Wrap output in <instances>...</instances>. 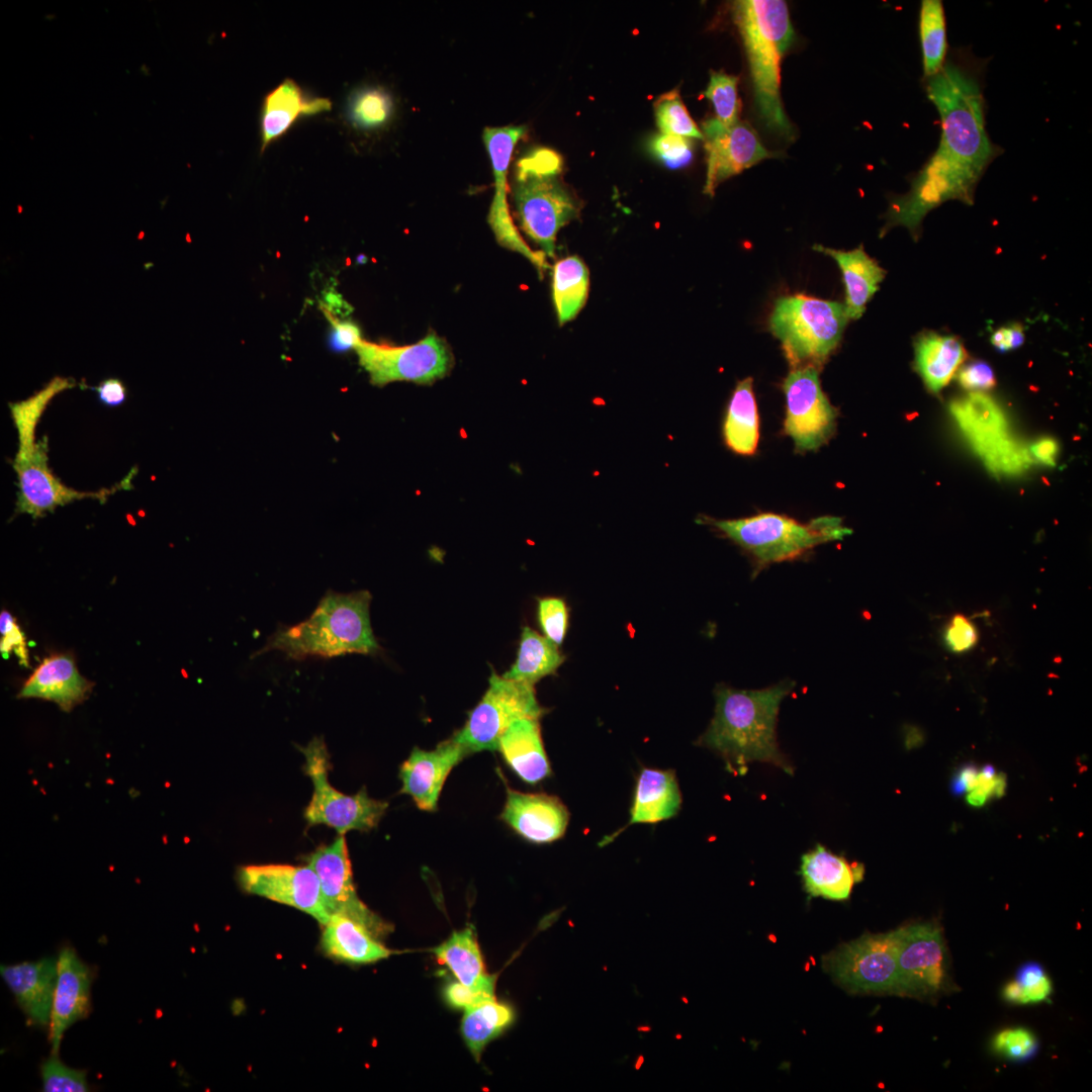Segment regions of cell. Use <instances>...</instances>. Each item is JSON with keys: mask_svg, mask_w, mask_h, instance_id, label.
<instances>
[{"mask_svg": "<svg viewBox=\"0 0 1092 1092\" xmlns=\"http://www.w3.org/2000/svg\"><path fill=\"white\" fill-rule=\"evenodd\" d=\"M896 946L900 994L928 995L942 989L945 945L934 922L915 923L892 931Z\"/></svg>", "mask_w": 1092, "mask_h": 1092, "instance_id": "16", "label": "cell"}, {"mask_svg": "<svg viewBox=\"0 0 1092 1092\" xmlns=\"http://www.w3.org/2000/svg\"><path fill=\"white\" fill-rule=\"evenodd\" d=\"M734 20L742 36L760 122L770 133L795 136L781 98V62L794 40L788 6L781 0H741Z\"/></svg>", "mask_w": 1092, "mask_h": 1092, "instance_id": "4", "label": "cell"}, {"mask_svg": "<svg viewBox=\"0 0 1092 1092\" xmlns=\"http://www.w3.org/2000/svg\"><path fill=\"white\" fill-rule=\"evenodd\" d=\"M561 156L537 148L516 164L513 194L520 225L543 253L555 256L559 231L579 215L580 205L563 182Z\"/></svg>", "mask_w": 1092, "mask_h": 1092, "instance_id": "5", "label": "cell"}, {"mask_svg": "<svg viewBox=\"0 0 1092 1092\" xmlns=\"http://www.w3.org/2000/svg\"><path fill=\"white\" fill-rule=\"evenodd\" d=\"M960 385L972 392H982L995 386L996 378L991 366L984 361L965 365L958 373Z\"/></svg>", "mask_w": 1092, "mask_h": 1092, "instance_id": "50", "label": "cell"}, {"mask_svg": "<svg viewBox=\"0 0 1092 1092\" xmlns=\"http://www.w3.org/2000/svg\"><path fill=\"white\" fill-rule=\"evenodd\" d=\"M359 364L375 386L394 381L431 385L454 366L450 346L434 332L411 345L392 346L361 340L355 348Z\"/></svg>", "mask_w": 1092, "mask_h": 1092, "instance_id": "10", "label": "cell"}, {"mask_svg": "<svg viewBox=\"0 0 1092 1092\" xmlns=\"http://www.w3.org/2000/svg\"><path fill=\"white\" fill-rule=\"evenodd\" d=\"M305 860L315 872L328 912L344 914L366 925L376 936L390 926L373 913L358 897L353 882L346 838L339 835L331 843L318 846Z\"/></svg>", "mask_w": 1092, "mask_h": 1092, "instance_id": "18", "label": "cell"}, {"mask_svg": "<svg viewBox=\"0 0 1092 1092\" xmlns=\"http://www.w3.org/2000/svg\"><path fill=\"white\" fill-rule=\"evenodd\" d=\"M331 107L330 99L309 97L293 79H284L263 100L261 151L284 134L299 116L328 111Z\"/></svg>", "mask_w": 1092, "mask_h": 1092, "instance_id": "25", "label": "cell"}, {"mask_svg": "<svg viewBox=\"0 0 1092 1092\" xmlns=\"http://www.w3.org/2000/svg\"><path fill=\"white\" fill-rule=\"evenodd\" d=\"M681 806V794L675 772L671 769L644 767L634 789L630 817L625 828L633 824H653L674 817Z\"/></svg>", "mask_w": 1092, "mask_h": 1092, "instance_id": "28", "label": "cell"}, {"mask_svg": "<svg viewBox=\"0 0 1092 1092\" xmlns=\"http://www.w3.org/2000/svg\"><path fill=\"white\" fill-rule=\"evenodd\" d=\"M656 124L663 134L703 139L677 89L660 95L654 102Z\"/></svg>", "mask_w": 1092, "mask_h": 1092, "instance_id": "40", "label": "cell"}, {"mask_svg": "<svg viewBox=\"0 0 1092 1092\" xmlns=\"http://www.w3.org/2000/svg\"><path fill=\"white\" fill-rule=\"evenodd\" d=\"M433 952L463 985L478 986L489 976L485 973L476 936L470 927L455 931L446 941L435 947Z\"/></svg>", "mask_w": 1092, "mask_h": 1092, "instance_id": "36", "label": "cell"}, {"mask_svg": "<svg viewBox=\"0 0 1092 1092\" xmlns=\"http://www.w3.org/2000/svg\"><path fill=\"white\" fill-rule=\"evenodd\" d=\"M979 768L974 763H966L959 767L950 782L952 795H963L976 788Z\"/></svg>", "mask_w": 1092, "mask_h": 1092, "instance_id": "53", "label": "cell"}, {"mask_svg": "<svg viewBox=\"0 0 1092 1092\" xmlns=\"http://www.w3.org/2000/svg\"><path fill=\"white\" fill-rule=\"evenodd\" d=\"M563 660L564 656L556 644L535 630L524 627L517 659L503 676L534 686L539 679L554 673Z\"/></svg>", "mask_w": 1092, "mask_h": 1092, "instance_id": "34", "label": "cell"}, {"mask_svg": "<svg viewBox=\"0 0 1092 1092\" xmlns=\"http://www.w3.org/2000/svg\"><path fill=\"white\" fill-rule=\"evenodd\" d=\"M723 440L732 452L750 456L759 439V419L750 377L740 380L731 395L722 424Z\"/></svg>", "mask_w": 1092, "mask_h": 1092, "instance_id": "32", "label": "cell"}, {"mask_svg": "<svg viewBox=\"0 0 1092 1092\" xmlns=\"http://www.w3.org/2000/svg\"><path fill=\"white\" fill-rule=\"evenodd\" d=\"M543 714L533 685L509 679L492 671L482 699L453 736L468 754L497 750L500 736L512 723L522 718L540 719Z\"/></svg>", "mask_w": 1092, "mask_h": 1092, "instance_id": "11", "label": "cell"}, {"mask_svg": "<svg viewBox=\"0 0 1092 1092\" xmlns=\"http://www.w3.org/2000/svg\"><path fill=\"white\" fill-rule=\"evenodd\" d=\"M946 647L953 653H963L973 648L978 641L977 628L962 614H956L943 632Z\"/></svg>", "mask_w": 1092, "mask_h": 1092, "instance_id": "47", "label": "cell"}, {"mask_svg": "<svg viewBox=\"0 0 1092 1092\" xmlns=\"http://www.w3.org/2000/svg\"><path fill=\"white\" fill-rule=\"evenodd\" d=\"M814 250L833 258L842 273L845 285V312L848 320L859 318L868 302L878 291L886 271L862 249L834 250L815 245Z\"/></svg>", "mask_w": 1092, "mask_h": 1092, "instance_id": "29", "label": "cell"}, {"mask_svg": "<svg viewBox=\"0 0 1092 1092\" xmlns=\"http://www.w3.org/2000/svg\"><path fill=\"white\" fill-rule=\"evenodd\" d=\"M299 750L304 756L303 770L313 787L304 809L309 826L326 825L345 835L351 830L369 831L378 825L388 802L371 798L364 787L353 795L335 789L329 781L330 754L323 737H313Z\"/></svg>", "mask_w": 1092, "mask_h": 1092, "instance_id": "8", "label": "cell"}, {"mask_svg": "<svg viewBox=\"0 0 1092 1092\" xmlns=\"http://www.w3.org/2000/svg\"><path fill=\"white\" fill-rule=\"evenodd\" d=\"M1045 976L1043 968L1034 962L1022 965L1016 973L1015 982L1022 988H1029Z\"/></svg>", "mask_w": 1092, "mask_h": 1092, "instance_id": "55", "label": "cell"}, {"mask_svg": "<svg viewBox=\"0 0 1092 1092\" xmlns=\"http://www.w3.org/2000/svg\"><path fill=\"white\" fill-rule=\"evenodd\" d=\"M538 621L544 636L559 646L566 635L568 612L560 598H543L538 601Z\"/></svg>", "mask_w": 1092, "mask_h": 1092, "instance_id": "43", "label": "cell"}, {"mask_svg": "<svg viewBox=\"0 0 1092 1092\" xmlns=\"http://www.w3.org/2000/svg\"><path fill=\"white\" fill-rule=\"evenodd\" d=\"M74 378L55 376L46 386L28 398L9 402V411L17 431L18 449L16 457L28 454L36 444L35 430L37 423L49 402L60 392L77 386Z\"/></svg>", "mask_w": 1092, "mask_h": 1092, "instance_id": "35", "label": "cell"}, {"mask_svg": "<svg viewBox=\"0 0 1092 1092\" xmlns=\"http://www.w3.org/2000/svg\"><path fill=\"white\" fill-rule=\"evenodd\" d=\"M738 78L723 72H712L705 96L713 104L721 124L730 126L739 121Z\"/></svg>", "mask_w": 1092, "mask_h": 1092, "instance_id": "41", "label": "cell"}, {"mask_svg": "<svg viewBox=\"0 0 1092 1092\" xmlns=\"http://www.w3.org/2000/svg\"><path fill=\"white\" fill-rule=\"evenodd\" d=\"M91 981L89 968L73 948L64 947L58 957V981L50 1022L53 1054H58L66 1029L87 1015Z\"/></svg>", "mask_w": 1092, "mask_h": 1092, "instance_id": "22", "label": "cell"}, {"mask_svg": "<svg viewBox=\"0 0 1092 1092\" xmlns=\"http://www.w3.org/2000/svg\"><path fill=\"white\" fill-rule=\"evenodd\" d=\"M984 69L983 60L960 49L938 73L924 78L926 96L941 121L939 144L910 190L891 199L882 234L903 226L918 239L924 217L934 208L950 200L974 203L979 181L1003 152L986 129Z\"/></svg>", "mask_w": 1092, "mask_h": 1092, "instance_id": "1", "label": "cell"}, {"mask_svg": "<svg viewBox=\"0 0 1092 1092\" xmlns=\"http://www.w3.org/2000/svg\"><path fill=\"white\" fill-rule=\"evenodd\" d=\"M93 684L83 677L72 656L57 654L46 658L23 685L19 698L53 701L70 711L90 694Z\"/></svg>", "mask_w": 1092, "mask_h": 1092, "instance_id": "24", "label": "cell"}, {"mask_svg": "<svg viewBox=\"0 0 1092 1092\" xmlns=\"http://www.w3.org/2000/svg\"><path fill=\"white\" fill-rule=\"evenodd\" d=\"M914 349L915 368L933 393L948 384L967 358V351L958 337L936 332L919 335Z\"/></svg>", "mask_w": 1092, "mask_h": 1092, "instance_id": "31", "label": "cell"}, {"mask_svg": "<svg viewBox=\"0 0 1092 1092\" xmlns=\"http://www.w3.org/2000/svg\"><path fill=\"white\" fill-rule=\"evenodd\" d=\"M43 1090L47 1092H83L88 1091L84 1071L70 1068L53 1054L41 1065Z\"/></svg>", "mask_w": 1092, "mask_h": 1092, "instance_id": "42", "label": "cell"}, {"mask_svg": "<svg viewBox=\"0 0 1092 1092\" xmlns=\"http://www.w3.org/2000/svg\"><path fill=\"white\" fill-rule=\"evenodd\" d=\"M786 396L785 433L798 451H815L832 437L837 412L822 390L818 369H793L783 384Z\"/></svg>", "mask_w": 1092, "mask_h": 1092, "instance_id": "13", "label": "cell"}, {"mask_svg": "<svg viewBox=\"0 0 1092 1092\" xmlns=\"http://www.w3.org/2000/svg\"><path fill=\"white\" fill-rule=\"evenodd\" d=\"M919 34L924 78H928L940 71L946 59L945 18L940 0L921 2Z\"/></svg>", "mask_w": 1092, "mask_h": 1092, "instance_id": "38", "label": "cell"}, {"mask_svg": "<svg viewBox=\"0 0 1092 1092\" xmlns=\"http://www.w3.org/2000/svg\"><path fill=\"white\" fill-rule=\"evenodd\" d=\"M1037 1046L1033 1033L1022 1027L1004 1029L993 1039V1048L999 1054L1019 1062L1030 1059Z\"/></svg>", "mask_w": 1092, "mask_h": 1092, "instance_id": "44", "label": "cell"}, {"mask_svg": "<svg viewBox=\"0 0 1092 1092\" xmlns=\"http://www.w3.org/2000/svg\"><path fill=\"white\" fill-rule=\"evenodd\" d=\"M82 388L89 387L80 383ZM95 390L98 400L107 406H118L126 400L127 389L124 383L116 377L103 379L97 386L89 387Z\"/></svg>", "mask_w": 1092, "mask_h": 1092, "instance_id": "51", "label": "cell"}, {"mask_svg": "<svg viewBox=\"0 0 1092 1092\" xmlns=\"http://www.w3.org/2000/svg\"><path fill=\"white\" fill-rule=\"evenodd\" d=\"M709 524L763 565L795 559L820 544L841 540L851 533L837 517H820L801 524L768 513L734 520L709 519Z\"/></svg>", "mask_w": 1092, "mask_h": 1092, "instance_id": "7", "label": "cell"}, {"mask_svg": "<svg viewBox=\"0 0 1092 1092\" xmlns=\"http://www.w3.org/2000/svg\"><path fill=\"white\" fill-rule=\"evenodd\" d=\"M322 935V947L338 960L366 964L388 958L391 950L363 923L344 914H333Z\"/></svg>", "mask_w": 1092, "mask_h": 1092, "instance_id": "30", "label": "cell"}, {"mask_svg": "<svg viewBox=\"0 0 1092 1092\" xmlns=\"http://www.w3.org/2000/svg\"><path fill=\"white\" fill-rule=\"evenodd\" d=\"M823 967L837 984L851 992H900L892 931L864 934L841 944L823 958Z\"/></svg>", "mask_w": 1092, "mask_h": 1092, "instance_id": "12", "label": "cell"}, {"mask_svg": "<svg viewBox=\"0 0 1092 1092\" xmlns=\"http://www.w3.org/2000/svg\"><path fill=\"white\" fill-rule=\"evenodd\" d=\"M0 631V649L2 656L7 658L9 653L13 651L19 658L20 663L27 665L28 659L24 635L15 619L7 611L1 612Z\"/></svg>", "mask_w": 1092, "mask_h": 1092, "instance_id": "48", "label": "cell"}, {"mask_svg": "<svg viewBox=\"0 0 1092 1092\" xmlns=\"http://www.w3.org/2000/svg\"><path fill=\"white\" fill-rule=\"evenodd\" d=\"M499 817L518 835L536 844L560 839L569 822L568 809L558 797L509 787Z\"/></svg>", "mask_w": 1092, "mask_h": 1092, "instance_id": "21", "label": "cell"}, {"mask_svg": "<svg viewBox=\"0 0 1092 1092\" xmlns=\"http://www.w3.org/2000/svg\"><path fill=\"white\" fill-rule=\"evenodd\" d=\"M848 321L844 304L790 295L776 301L769 329L794 369H818L839 344Z\"/></svg>", "mask_w": 1092, "mask_h": 1092, "instance_id": "6", "label": "cell"}, {"mask_svg": "<svg viewBox=\"0 0 1092 1092\" xmlns=\"http://www.w3.org/2000/svg\"><path fill=\"white\" fill-rule=\"evenodd\" d=\"M497 750L508 766L527 784H538L551 775L537 718H522L512 723L500 736Z\"/></svg>", "mask_w": 1092, "mask_h": 1092, "instance_id": "26", "label": "cell"}, {"mask_svg": "<svg viewBox=\"0 0 1092 1092\" xmlns=\"http://www.w3.org/2000/svg\"><path fill=\"white\" fill-rule=\"evenodd\" d=\"M467 755L454 736L433 750L414 747L399 768L400 793L410 796L420 810L436 811L449 774Z\"/></svg>", "mask_w": 1092, "mask_h": 1092, "instance_id": "20", "label": "cell"}, {"mask_svg": "<svg viewBox=\"0 0 1092 1092\" xmlns=\"http://www.w3.org/2000/svg\"><path fill=\"white\" fill-rule=\"evenodd\" d=\"M495 982L496 976L489 975L484 982L475 987H469L460 982L450 983L445 988L444 996L451 1006L466 1010L487 1001H494Z\"/></svg>", "mask_w": 1092, "mask_h": 1092, "instance_id": "45", "label": "cell"}, {"mask_svg": "<svg viewBox=\"0 0 1092 1092\" xmlns=\"http://www.w3.org/2000/svg\"><path fill=\"white\" fill-rule=\"evenodd\" d=\"M990 342L999 352L1017 349L1024 343L1023 327L1014 323L998 328L992 333Z\"/></svg>", "mask_w": 1092, "mask_h": 1092, "instance_id": "52", "label": "cell"}, {"mask_svg": "<svg viewBox=\"0 0 1092 1092\" xmlns=\"http://www.w3.org/2000/svg\"><path fill=\"white\" fill-rule=\"evenodd\" d=\"M12 467L17 475L16 512L28 514L32 518H41L60 506L77 499L106 497L119 489L127 488L136 469L131 471L111 488L98 491H79L73 489L53 474L48 465V438L36 442L33 449L23 457H15Z\"/></svg>", "mask_w": 1092, "mask_h": 1092, "instance_id": "15", "label": "cell"}, {"mask_svg": "<svg viewBox=\"0 0 1092 1092\" xmlns=\"http://www.w3.org/2000/svg\"><path fill=\"white\" fill-rule=\"evenodd\" d=\"M513 1009L506 1004L487 1001L465 1010L461 1032L475 1058L479 1060L484 1046L502 1033L514 1020Z\"/></svg>", "mask_w": 1092, "mask_h": 1092, "instance_id": "37", "label": "cell"}, {"mask_svg": "<svg viewBox=\"0 0 1092 1092\" xmlns=\"http://www.w3.org/2000/svg\"><path fill=\"white\" fill-rule=\"evenodd\" d=\"M702 133L707 152L704 193L709 196H713L718 185L728 178L764 159L780 156L761 145L756 131L747 122L739 120L725 126L712 118L703 123Z\"/></svg>", "mask_w": 1092, "mask_h": 1092, "instance_id": "19", "label": "cell"}, {"mask_svg": "<svg viewBox=\"0 0 1092 1092\" xmlns=\"http://www.w3.org/2000/svg\"><path fill=\"white\" fill-rule=\"evenodd\" d=\"M589 291V271L577 256L558 260L552 272V298L558 324L574 320L584 306Z\"/></svg>", "mask_w": 1092, "mask_h": 1092, "instance_id": "33", "label": "cell"}, {"mask_svg": "<svg viewBox=\"0 0 1092 1092\" xmlns=\"http://www.w3.org/2000/svg\"><path fill=\"white\" fill-rule=\"evenodd\" d=\"M1 976L29 1022L50 1025L58 981V959L1 966Z\"/></svg>", "mask_w": 1092, "mask_h": 1092, "instance_id": "23", "label": "cell"}, {"mask_svg": "<svg viewBox=\"0 0 1092 1092\" xmlns=\"http://www.w3.org/2000/svg\"><path fill=\"white\" fill-rule=\"evenodd\" d=\"M653 155L669 168H679L688 165L693 157V144L690 139L672 135L657 134L650 143Z\"/></svg>", "mask_w": 1092, "mask_h": 1092, "instance_id": "46", "label": "cell"}, {"mask_svg": "<svg viewBox=\"0 0 1092 1092\" xmlns=\"http://www.w3.org/2000/svg\"><path fill=\"white\" fill-rule=\"evenodd\" d=\"M368 590H327L311 615L292 626L279 625L253 656L278 650L288 658L376 655L381 650L370 622Z\"/></svg>", "mask_w": 1092, "mask_h": 1092, "instance_id": "3", "label": "cell"}, {"mask_svg": "<svg viewBox=\"0 0 1092 1092\" xmlns=\"http://www.w3.org/2000/svg\"><path fill=\"white\" fill-rule=\"evenodd\" d=\"M323 311L332 326L330 346L335 352H346L356 348L362 340L359 327L351 321H341L329 308Z\"/></svg>", "mask_w": 1092, "mask_h": 1092, "instance_id": "49", "label": "cell"}, {"mask_svg": "<svg viewBox=\"0 0 1092 1092\" xmlns=\"http://www.w3.org/2000/svg\"><path fill=\"white\" fill-rule=\"evenodd\" d=\"M393 101L382 88L367 86L356 90L349 98L347 115L351 123L362 129L384 125L391 117Z\"/></svg>", "mask_w": 1092, "mask_h": 1092, "instance_id": "39", "label": "cell"}, {"mask_svg": "<svg viewBox=\"0 0 1092 1092\" xmlns=\"http://www.w3.org/2000/svg\"><path fill=\"white\" fill-rule=\"evenodd\" d=\"M794 686L787 679L761 690L718 686L714 717L698 745L720 754L729 769L738 774L754 761L792 774L790 762L780 750L776 726L781 703Z\"/></svg>", "mask_w": 1092, "mask_h": 1092, "instance_id": "2", "label": "cell"}, {"mask_svg": "<svg viewBox=\"0 0 1092 1092\" xmlns=\"http://www.w3.org/2000/svg\"><path fill=\"white\" fill-rule=\"evenodd\" d=\"M526 133L523 125L485 127L483 142L491 162L494 193L489 207L487 221L497 243L513 252L521 254L536 268L540 278L549 268L543 251H535L524 241L514 223L508 202V169L517 143Z\"/></svg>", "mask_w": 1092, "mask_h": 1092, "instance_id": "14", "label": "cell"}, {"mask_svg": "<svg viewBox=\"0 0 1092 1092\" xmlns=\"http://www.w3.org/2000/svg\"><path fill=\"white\" fill-rule=\"evenodd\" d=\"M949 411L962 433L994 474H1018L1028 468L1030 454L1011 434L1005 413L983 392L951 401Z\"/></svg>", "mask_w": 1092, "mask_h": 1092, "instance_id": "9", "label": "cell"}, {"mask_svg": "<svg viewBox=\"0 0 1092 1092\" xmlns=\"http://www.w3.org/2000/svg\"><path fill=\"white\" fill-rule=\"evenodd\" d=\"M801 875L811 896L842 901L849 897L854 883L861 880L863 868L817 845L802 856Z\"/></svg>", "mask_w": 1092, "mask_h": 1092, "instance_id": "27", "label": "cell"}, {"mask_svg": "<svg viewBox=\"0 0 1092 1092\" xmlns=\"http://www.w3.org/2000/svg\"><path fill=\"white\" fill-rule=\"evenodd\" d=\"M238 881L247 893L285 904L307 913L322 925L331 918L320 880L307 866L251 864L239 869Z\"/></svg>", "mask_w": 1092, "mask_h": 1092, "instance_id": "17", "label": "cell"}, {"mask_svg": "<svg viewBox=\"0 0 1092 1092\" xmlns=\"http://www.w3.org/2000/svg\"><path fill=\"white\" fill-rule=\"evenodd\" d=\"M1029 454L1031 459L1043 465L1055 466L1058 444L1053 438H1041L1030 446Z\"/></svg>", "mask_w": 1092, "mask_h": 1092, "instance_id": "54", "label": "cell"}]
</instances>
